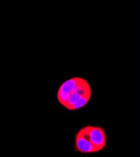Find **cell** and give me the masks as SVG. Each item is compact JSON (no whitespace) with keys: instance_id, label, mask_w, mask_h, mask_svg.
<instances>
[{"instance_id":"6da1fadb","label":"cell","mask_w":140,"mask_h":157,"mask_svg":"<svg viewBox=\"0 0 140 157\" xmlns=\"http://www.w3.org/2000/svg\"><path fill=\"white\" fill-rule=\"evenodd\" d=\"M83 128L87 138L98 152L103 150L106 147L107 136L103 128L88 125L83 127Z\"/></svg>"},{"instance_id":"7a4b0ae2","label":"cell","mask_w":140,"mask_h":157,"mask_svg":"<svg viewBox=\"0 0 140 157\" xmlns=\"http://www.w3.org/2000/svg\"><path fill=\"white\" fill-rule=\"evenodd\" d=\"M83 78L73 77L63 82L59 87L57 93V99L62 106H64L69 99L70 94Z\"/></svg>"},{"instance_id":"3957f363","label":"cell","mask_w":140,"mask_h":157,"mask_svg":"<svg viewBox=\"0 0 140 157\" xmlns=\"http://www.w3.org/2000/svg\"><path fill=\"white\" fill-rule=\"evenodd\" d=\"M75 148L76 151L85 154L98 152L96 148L87 138L83 128L80 129L75 134Z\"/></svg>"},{"instance_id":"277c9868","label":"cell","mask_w":140,"mask_h":157,"mask_svg":"<svg viewBox=\"0 0 140 157\" xmlns=\"http://www.w3.org/2000/svg\"><path fill=\"white\" fill-rule=\"evenodd\" d=\"M88 94H92L91 89L88 82L83 78L80 84L74 90L63 107L69 109V108L75 103L79 101L82 97Z\"/></svg>"},{"instance_id":"5b68a950","label":"cell","mask_w":140,"mask_h":157,"mask_svg":"<svg viewBox=\"0 0 140 157\" xmlns=\"http://www.w3.org/2000/svg\"><path fill=\"white\" fill-rule=\"evenodd\" d=\"M92 94H88L85 95L84 97H82L79 101H78L76 103H75L74 105H72L69 110L70 111H74L77 110L79 109H81L83 107H84L86 104L89 101Z\"/></svg>"}]
</instances>
